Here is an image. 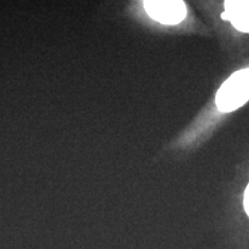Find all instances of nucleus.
<instances>
[{
	"mask_svg": "<svg viewBox=\"0 0 249 249\" xmlns=\"http://www.w3.org/2000/svg\"><path fill=\"white\" fill-rule=\"evenodd\" d=\"M144 8L149 17L163 24H178L187 15L185 2L179 0H149Z\"/></svg>",
	"mask_w": 249,
	"mask_h": 249,
	"instance_id": "nucleus-2",
	"label": "nucleus"
},
{
	"mask_svg": "<svg viewBox=\"0 0 249 249\" xmlns=\"http://www.w3.org/2000/svg\"><path fill=\"white\" fill-rule=\"evenodd\" d=\"M244 205H245V210L247 214L249 216V185L247 186L245 192V197H244Z\"/></svg>",
	"mask_w": 249,
	"mask_h": 249,
	"instance_id": "nucleus-4",
	"label": "nucleus"
},
{
	"mask_svg": "<svg viewBox=\"0 0 249 249\" xmlns=\"http://www.w3.org/2000/svg\"><path fill=\"white\" fill-rule=\"evenodd\" d=\"M249 101V68L235 71L223 83L216 96L219 111L232 112Z\"/></svg>",
	"mask_w": 249,
	"mask_h": 249,
	"instance_id": "nucleus-1",
	"label": "nucleus"
},
{
	"mask_svg": "<svg viewBox=\"0 0 249 249\" xmlns=\"http://www.w3.org/2000/svg\"><path fill=\"white\" fill-rule=\"evenodd\" d=\"M223 20L230 21L236 29L249 33V0H231L225 2Z\"/></svg>",
	"mask_w": 249,
	"mask_h": 249,
	"instance_id": "nucleus-3",
	"label": "nucleus"
}]
</instances>
